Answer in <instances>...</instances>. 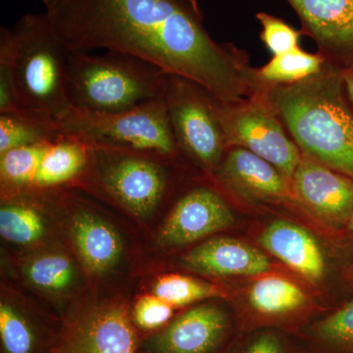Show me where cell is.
Instances as JSON below:
<instances>
[{"label": "cell", "mask_w": 353, "mask_h": 353, "mask_svg": "<svg viewBox=\"0 0 353 353\" xmlns=\"http://www.w3.org/2000/svg\"><path fill=\"white\" fill-rule=\"evenodd\" d=\"M46 16L70 51H114L203 88L221 103H243L248 70L216 43L192 0H43Z\"/></svg>", "instance_id": "obj_1"}, {"label": "cell", "mask_w": 353, "mask_h": 353, "mask_svg": "<svg viewBox=\"0 0 353 353\" xmlns=\"http://www.w3.org/2000/svg\"><path fill=\"white\" fill-rule=\"evenodd\" d=\"M267 97L303 154L353 180V110L341 70L277 85Z\"/></svg>", "instance_id": "obj_2"}, {"label": "cell", "mask_w": 353, "mask_h": 353, "mask_svg": "<svg viewBox=\"0 0 353 353\" xmlns=\"http://www.w3.org/2000/svg\"><path fill=\"white\" fill-rule=\"evenodd\" d=\"M169 76L131 55L70 51L67 97L71 108L79 110L123 112L163 97Z\"/></svg>", "instance_id": "obj_3"}, {"label": "cell", "mask_w": 353, "mask_h": 353, "mask_svg": "<svg viewBox=\"0 0 353 353\" xmlns=\"http://www.w3.org/2000/svg\"><path fill=\"white\" fill-rule=\"evenodd\" d=\"M11 32L20 108L61 120L72 108L66 92L70 50L46 13L25 15Z\"/></svg>", "instance_id": "obj_4"}, {"label": "cell", "mask_w": 353, "mask_h": 353, "mask_svg": "<svg viewBox=\"0 0 353 353\" xmlns=\"http://www.w3.org/2000/svg\"><path fill=\"white\" fill-rule=\"evenodd\" d=\"M65 134L92 148L171 160L178 152L164 97L118 113L72 108L58 121Z\"/></svg>", "instance_id": "obj_5"}, {"label": "cell", "mask_w": 353, "mask_h": 353, "mask_svg": "<svg viewBox=\"0 0 353 353\" xmlns=\"http://www.w3.org/2000/svg\"><path fill=\"white\" fill-rule=\"evenodd\" d=\"M159 158L92 148L88 176L97 189L141 219L150 217L163 201L170 170Z\"/></svg>", "instance_id": "obj_6"}, {"label": "cell", "mask_w": 353, "mask_h": 353, "mask_svg": "<svg viewBox=\"0 0 353 353\" xmlns=\"http://www.w3.org/2000/svg\"><path fill=\"white\" fill-rule=\"evenodd\" d=\"M164 101L178 150L202 168L217 169L228 145L214 97L187 79L169 76Z\"/></svg>", "instance_id": "obj_7"}, {"label": "cell", "mask_w": 353, "mask_h": 353, "mask_svg": "<svg viewBox=\"0 0 353 353\" xmlns=\"http://www.w3.org/2000/svg\"><path fill=\"white\" fill-rule=\"evenodd\" d=\"M214 106L228 148H245L275 166L285 178L292 179L303 152L288 138L273 109L260 103L227 105L215 97Z\"/></svg>", "instance_id": "obj_8"}, {"label": "cell", "mask_w": 353, "mask_h": 353, "mask_svg": "<svg viewBox=\"0 0 353 353\" xmlns=\"http://www.w3.org/2000/svg\"><path fill=\"white\" fill-rule=\"evenodd\" d=\"M234 333V320L226 309L199 304L146 336L138 353H224Z\"/></svg>", "instance_id": "obj_9"}, {"label": "cell", "mask_w": 353, "mask_h": 353, "mask_svg": "<svg viewBox=\"0 0 353 353\" xmlns=\"http://www.w3.org/2000/svg\"><path fill=\"white\" fill-rule=\"evenodd\" d=\"M234 222L225 199L208 187H196L179 199L158 234V243L166 248L189 245Z\"/></svg>", "instance_id": "obj_10"}, {"label": "cell", "mask_w": 353, "mask_h": 353, "mask_svg": "<svg viewBox=\"0 0 353 353\" xmlns=\"http://www.w3.org/2000/svg\"><path fill=\"white\" fill-rule=\"evenodd\" d=\"M59 347L65 353H138V336L122 305L92 309L72 321Z\"/></svg>", "instance_id": "obj_11"}, {"label": "cell", "mask_w": 353, "mask_h": 353, "mask_svg": "<svg viewBox=\"0 0 353 353\" xmlns=\"http://www.w3.org/2000/svg\"><path fill=\"white\" fill-rule=\"evenodd\" d=\"M294 196L320 219L341 224L353 212V180L303 154L290 179Z\"/></svg>", "instance_id": "obj_12"}, {"label": "cell", "mask_w": 353, "mask_h": 353, "mask_svg": "<svg viewBox=\"0 0 353 353\" xmlns=\"http://www.w3.org/2000/svg\"><path fill=\"white\" fill-rule=\"evenodd\" d=\"M289 1L341 71L353 70V0Z\"/></svg>", "instance_id": "obj_13"}, {"label": "cell", "mask_w": 353, "mask_h": 353, "mask_svg": "<svg viewBox=\"0 0 353 353\" xmlns=\"http://www.w3.org/2000/svg\"><path fill=\"white\" fill-rule=\"evenodd\" d=\"M221 182L246 196L257 199H283L292 194L289 179L263 158L232 146L217 167Z\"/></svg>", "instance_id": "obj_14"}, {"label": "cell", "mask_w": 353, "mask_h": 353, "mask_svg": "<svg viewBox=\"0 0 353 353\" xmlns=\"http://www.w3.org/2000/svg\"><path fill=\"white\" fill-rule=\"evenodd\" d=\"M185 268L214 277L255 276L270 269L268 257L257 248L232 238L211 239L183 255Z\"/></svg>", "instance_id": "obj_15"}, {"label": "cell", "mask_w": 353, "mask_h": 353, "mask_svg": "<svg viewBox=\"0 0 353 353\" xmlns=\"http://www.w3.org/2000/svg\"><path fill=\"white\" fill-rule=\"evenodd\" d=\"M265 250L311 282H319L326 261L319 243L308 231L288 221L271 223L260 236Z\"/></svg>", "instance_id": "obj_16"}, {"label": "cell", "mask_w": 353, "mask_h": 353, "mask_svg": "<svg viewBox=\"0 0 353 353\" xmlns=\"http://www.w3.org/2000/svg\"><path fill=\"white\" fill-rule=\"evenodd\" d=\"M71 236L83 263L92 274L113 270L123 254L119 234L94 212L79 208L72 217Z\"/></svg>", "instance_id": "obj_17"}, {"label": "cell", "mask_w": 353, "mask_h": 353, "mask_svg": "<svg viewBox=\"0 0 353 353\" xmlns=\"http://www.w3.org/2000/svg\"><path fill=\"white\" fill-rule=\"evenodd\" d=\"M92 146L64 134L50 141L41 158L30 190L57 189L83 178L90 164Z\"/></svg>", "instance_id": "obj_18"}, {"label": "cell", "mask_w": 353, "mask_h": 353, "mask_svg": "<svg viewBox=\"0 0 353 353\" xmlns=\"http://www.w3.org/2000/svg\"><path fill=\"white\" fill-rule=\"evenodd\" d=\"M65 132L51 116L20 108L0 114V154L23 146L53 141Z\"/></svg>", "instance_id": "obj_19"}, {"label": "cell", "mask_w": 353, "mask_h": 353, "mask_svg": "<svg viewBox=\"0 0 353 353\" xmlns=\"http://www.w3.org/2000/svg\"><path fill=\"white\" fill-rule=\"evenodd\" d=\"M250 307L266 318H280L303 309L307 297L299 285L281 277H263L250 288Z\"/></svg>", "instance_id": "obj_20"}, {"label": "cell", "mask_w": 353, "mask_h": 353, "mask_svg": "<svg viewBox=\"0 0 353 353\" xmlns=\"http://www.w3.org/2000/svg\"><path fill=\"white\" fill-rule=\"evenodd\" d=\"M305 338L315 353H353V299L309 325Z\"/></svg>", "instance_id": "obj_21"}, {"label": "cell", "mask_w": 353, "mask_h": 353, "mask_svg": "<svg viewBox=\"0 0 353 353\" xmlns=\"http://www.w3.org/2000/svg\"><path fill=\"white\" fill-rule=\"evenodd\" d=\"M0 340L3 353H41L46 345L39 327L4 301L0 303Z\"/></svg>", "instance_id": "obj_22"}, {"label": "cell", "mask_w": 353, "mask_h": 353, "mask_svg": "<svg viewBox=\"0 0 353 353\" xmlns=\"http://www.w3.org/2000/svg\"><path fill=\"white\" fill-rule=\"evenodd\" d=\"M325 59L321 55L311 54L301 48L275 55L256 72L257 78L274 85H290L321 73Z\"/></svg>", "instance_id": "obj_23"}, {"label": "cell", "mask_w": 353, "mask_h": 353, "mask_svg": "<svg viewBox=\"0 0 353 353\" xmlns=\"http://www.w3.org/2000/svg\"><path fill=\"white\" fill-rule=\"evenodd\" d=\"M48 143L14 148L0 154V176L6 194L30 190Z\"/></svg>", "instance_id": "obj_24"}, {"label": "cell", "mask_w": 353, "mask_h": 353, "mask_svg": "<svg viewBox=\"0 0 353 353\" xmlns=\"http://www.w3.org/2000/svg\"><path fill=\"white\" fill-rule=\"evenodd\" d=\"M46 225L43 216L25 202H6L0 209V234L16 245H26L43 238Z\"/></svg>", "instance_id": "obj_25"}, {"label": "cell", "mask_w": 353, "mask_h": 353, "mask_svg": "<svg viewBox=\"0 0 353 353\" xmlns=\"http://www.w3.org/2000/svg\"><path fill=\"white\" fill-rule=\"evenodd\" d=\"M25 276L34 287L50 292H61L75 284L73 262L61 253H46L34 257L25 267Z\"/></svg>", "instance_id": "obj_26"}, {"label": "cell", "mask_w": 353, "mask_h": 353, "mask_svg": "<svg viewBox=\"0 0 353 353\" xmlns=\"http://www.w3.org/2000/svg\"><path fill=\"white\" fill-rule=\"evenodd\" d=\"M153 294L175 307L190 305L211 297L224 296L219 288L187 276H164L153 285Z\"/></svg>", "instance_id": "obj_27"}, {"label": "cell", "mask_w": 353, "mask_h": 353, "mask_svg": "<svg viewBox=\"0 0 353 353\" xmlns=\"http://www.w3.org/2000/svg\"><path fill=\"white\" fill-rule=\"evenodd\" d=\"M20 109L15 85L14 43L10 29L0 32V114Z\"/></svg>", "instance_id": "obj_28"}, {"label": "cell", "mask_w": 353, "mask_h": 353, "mask_svg": "<svg viewBox=\"0 0 353 353\" xmlns=\"http://www.w3.org/2000/svg\"><path fill=\"white\" fill-rule=\"evenodd\" d=\"M174 307L155 294H146L139 299L132 310L134 326L143 331H158L173 319Z\"/></svg>", "instance_id": "obj_29"}, {"label": "cell", "mask_w": 353, "mask_h": 353, "mask_svg": "<svg viewBox=\"0 0 353 353\" xmlns=\"http://www.w3.org/2000/svg\"><path fill=\"white\" fill-rule=\"evenodd\" d=\"M257 18L262 25V41L274 57L299 48L301 34L284 21L266 13H259Z\"/></svg>", "instance_id": "obj_30"}, {"label": "cell", "mask_w": 353, "mask_h": 353, "mask_svg": "<svg viewBox=\"0 0 353 353\" xmlns=\"http://www.w3.org/2000/svg\"><path fill=\"white\" fill-rule=\"evenodd\" d=\"M240 353H290L282 334L273 329H262L248 339Z\"/></svg>", "instance_id": "obj_31"}, {"label": "cell", "mask_w": 353, "mask_h": 353, "mask_svg": "<svg viewBox=\"0 0 353 353\" xmlns=\"http://www.w3.org/2000/svg\"><path fill=\"white\" fill-rule=\"evenodd\" d=\"M345 92H347L348 101L353 106V70H343L341 71Z\"/></svg>", "instance_id": "obj_32"}, {"label": "cell", "mask_w": 353, "mask_h": 353, "mask_svg": "<svg viewBox=\"0 0 353 353\" xmlns=\"http://www.w3.org/2000/svg\"><path fill=\"white\" fill-rule=\"evenodd\" d=\"M350 230H352V232L353 233V212H352V216H350Z\"/></svg>", "instance_id": "obj_33"}, {"label": "cell", "mask_w": 353, "mask_h": 353, "mask_svg": "<svg viewBox=\"0 0 353 353\" xmlns=\"http://www.w3.org/2000/svg\"><path fill=\"white\" fill-rule=\"evenodd\" d=\"M51 353H65L63 350H61L60 347H57V350H54V352H52Z\"/></svg>", "instance_id": "obj_34"}]
</instances>
